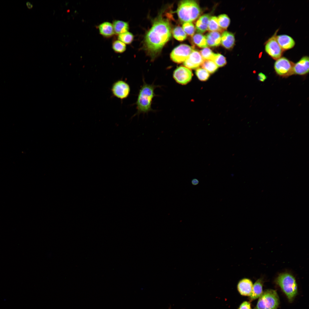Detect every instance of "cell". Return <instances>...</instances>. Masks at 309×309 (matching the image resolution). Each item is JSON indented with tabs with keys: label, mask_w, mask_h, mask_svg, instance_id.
<instances>
[{
	"label": "cell",
	"mask_w": 309,
	"mask_h": 309,
	"mask_svg": "<svg viewBox=\"0 0 309 309\" xmlns=\"http://www.w3.org/2000/svg\"><path fill=\"white\" fill-rule=\"evenodd\" d=\"M221 35L217 31H211L208 33L205 36L208 46L216 47L221 43Z\"/></svg>",
	"instance_id": "19"
},
{
	"label": "cell",
	"mask_w": 309,
	"mask_h": 309,
	"mask_svg": "<svg viewBox=\"0 0 309 309\" xmlns=\"http://www.w3.org/2000/svg\"><path fill=\"white\" fill-rule=\"evenodd\" d=\"M263 281L261 279L258 280L254 284L251 294L249 296L250 301H252L259 298L262 294L263 292Z\"/></svg>",
	"instance_id": "20"
},
{
	"label": "cell",
	"mask_w": 309,
	"mask_h": 309,
	"mask_svg": "<svg viewBox=\"0 0 309 309\" xmlns=\"http://www.w3.org/2000/svg\"><path fill=\"white\" fill-rule=\"evenodd\" d=\"M193 75L191 70L183 66H180L176 68L173 74V78L176 82L182 85H185L189 82Z\"/></svg>",
	"instance_id": "10"
},
{
	"label": "cell",
	"mask_w": 309,
	"mask_h": 309,
	"mask_svg": "<svg viewBox=\"0 0 309 309\" xmlns=\"http://www.w3.org/2000/svg\"><path fill=\"white\" fill-rule=\"evenodd\" d=\"M130 87L126 82L122 80H118L112 84L111 91L113 95L120 99L127 98L129 96Z\"/></svg>",
	"instance_id": "9"
},
{
	"label": "cell",
	"mask_w": 309,
	"mask_h": 309,
	"mask_svg": "<svg viewBox=\"0 0 309 309\" xmlns=\"http://www.w3.org/2000/svg\"><path fill=\"white\" fill-rule=\"evenodd\" d=\"M134 39L133 35L129 31L118 35L117 39L125 44H130L133 41Z\"/></svg>",
	"instance_id": "26"
},
{
	"label": "cell",
	"mask_w": 309,
	"mask_h": 309,
	"mask_svg": "<svg viewBox=\"0 0 309 309\" xmlns=\"http://www.w3.org/2000/svg\"><path fill=\"white\" fill-rule=\"evenodd\" d=\"M192 47L185 44L177 47L172 52L170 57L172 60L177 63L184 62L193 50Z\"/></svg>",
	"instance_id": "7"
},
{
	"label": "cell",
	"mask_w": 309,
	"mask_h": 309,
	"mask_svg": "<svg viewBox=\"0 0 309 309\" xmlns=\"http://www.w3.org/2000/svg\"><path fill=\"white\" fill-rule=\"evenodd\" d=\"M204 60L200 52L193 50L189 57L184 62L185 66L189 69H197L203 63Z\"/></svg>",
	"instance_id": "11"
},
{
	"label": "cell",
	"mask_w": 309,
	"mask_h": 309,
	"mask_svg": "<svg viewBox=\"0 0 309 309\" xmlns=\"http://www.w3.org/2000/svg\"><path fill=\"white\" fill-rule=\"evenodd\" d=\"M279 303V296L276 291L267 289L263 292L253 309H277Z\"/></svg>",
	"instance_id": "5"
},
{
	"label": "cell",
	"mask_w": 309,
	"mask_h": 309,
	"mask_svg": "<svg viewBox=\"0 0 309 309\" xmlns=\"http://www.w3.org/2000/svg\"><path fill=\"white\" fill-rule=\"evenodd\" d=\"M238 309H252L250 302L247 301L243 302Z\"/></svg>",
	"instance_id": "32"
},
{
	"label": "cell",
	"mask_w": 309,
	"mask_h": 309,
	"mask_svg": "<svg viewBox=\"0 0 309 309\" xmlns=\"http://www.w3.org/2000/svg\"><path fill=\"white\" fill-rule=\"evenodd\" d=\"M26 5L28 9H31L33 7V5L30 2L27 1L26 3Z\"/></svg>",
	"instance_id": "35"
},
{
	"label": "cell",
	"mask_w": 309,
	"mask_h": 309,
	"mask_svg": "<svg viewBox=\"0 0 309 309\" xmlns=\"http://www.w3.org/2000/svg\"><path fill=\"white\" fill-rule=\"evenodd\" d=\"M276 37L278 44L283 51L291 49L295 45L294 40L288 35H276Z\"/></svg>",
	"instance_id": "14"
},
{
	"label": "cell",
	"mask_w": 309,
	"mask_h": 309,
	"mask_svg": "<svg viewBox=\"0 0 309 309\" xmlns=\"http://www.w3.org/2000/svg\"><path fill=\"white\" fill-rule=\"evenodd\" d=\"M177 13L180 19L185 22H191L198 17L201 9L195 1L191 0L181 1L179 4Z\"/></svg>",
	"instance_id": "3"
},
{
	"label": "cell",
	"mask_w": 309,
	"mask_h": 309,
	"mask_svg": "<svg viewBox=\"0 0 309 309\" xmlns=\"http://www.w3.org/2000/svg\"><path fill=\"white\" fill-rule=\"evenodd\" d=\"M267 78V76L263 73L260 72L258 74V80L261 82H264Z\"/></svg>",
	"instance_id": "33"
},
{
	"label": "cell",
	"mask_w": 309,
	"mask_h": 309,
	"mask_svg": "<svg viewBox=\"0 0 309 309\" xmlns=\"http://www.w3.org/2000/svg\"><path fill=\"white\" fill-rule=\"evenodd\" d=\"M172 34L174 37L180 41L184 40L187 37L186 34L182 28L180 26L175 28L173 31Z\"/></svg>",
	"instance_id": "25"
},
{
	"label": "cell",
	"mask_w": 309,
	"mask_h": 309,
	"mask_svg": "<svg viewBox=\"0 0 309 309\" xmlns=\"http://www.w3.org/2000/svg\"><path fill=\"white\" fill-rule=\"evenodd\" d=\"M112 46L113 50L116 53H123L126 50V44L118 39L113 41Z\"/></svg>",
	"instance_id": "23"
},
{
	"label": "cell",
	"mask_w": 309,
	"mask_h": 309,
	"mask_svg": "<svg viewBox=\"0 0 309 309\" xmlns=\"http://www.w3.org/2000/svg\"><path fill=\"white\" fill-rule=\"evenodd\" d=\"M199 183L198 180L196 178L193 179L191 181V184L193 185H196Z\"/></svg>",
	"instance_id": "34"
},
{
	"label": "cell",
	"mask_w": 309,
	"mask_h": 309,
	"mask_svg": "<svg viewBox=\"0 0 309 309\" xmlns=\"http://www.w3.org/2000/svg\"><path fill=\"white\" fill-rule=\"evenodd\" d=\"M253 285L252 281L250 279L245 278L239 281L237 288L241 295L249 296L252 292Z\"/></svg>",
	"instance_id": "13"
},
{
	"label": "cell",
	"mask_w": 309,
	"mask_h": 309,
	"mask_svg": "<svg viewBox=\"0 0 309 309\" xmlns=\"http://www.w3.org/2000/svg\"><path fill=\"white\" fill-rule=\"evenodd\" d=\"M208 30L211 32L217 31L219 32H223L224 31L219 26L217 17L215 16L210 17L209 23Z\"/></svg>",
	"instance_id": "22"
},
{
	"label": "cell",
	"mask_w": 309,
	"mask_h": 309,
	"mask_svg": "<svg viewBox=\"0 0 309 309\" xmlns=\"http://www.w3.org/2000/svg\"><path fill=\"white\" fill-rule=\"evenodd\" d=\"M115 34L118 35L128 31L129 25L128 22L114 20L112 23Z\"/></svg>",
	"instance_id": "18"
},
{
	"label": "cell",
	"mask_w": 309,
	"mask_h": 309,
	"mask_svg": "<svg viewBox=\"0 0 309 309\" xmlns=\"http://www.w3.org/2000/svg\"><path fill=\"white\" fill-rule=\"evenodd\" d=\"M200 54L204 60H212L214 54L210 48H204L200 51Z\"/></svg>",
	"instance_id": "31"
},
{
	"label": "cell",
	"mask_w": 309,
	"mask_h": 309,
	"mask_svg": "<svg viewBox=\"0 0 309 309\" xmlns=\"http://www.w3.org/2000/svg\"><path fill=\"white\" fill-rule=\"evenodd\" d=\"M192 40L194 43L199 47L204 48L208 46L205 36L201 33H197L194 35Z\"/></svg>",
	"instance_id": "21"
},
{
	"label": "cell",
	"mask_w": 309,
	"mask_h": 309,
	"mask_svg": "<svg viewBox=\"0 0 309 309\" xmlns=\"http://www.w3.org/2000/svg\"><path fill=\"white\" fill-rule=\"evenodd\" d=\"M171 28L167 20L160 17L154 22L144 39L146 48L154 59L171 36Z\"/></svg>",
	"instance_id": "1"
},
{
	"label": "cell",
	"mask_w": 309,
	"mask_h": 309,
	"mask_svg": "<svg viewBox=\"0 0 309 309\" xmlns=\"http://www.w3.org/2000/svg\"><path fill=\"white\" fill-rule=\"evenodd\" d=\"M182 28L186 34L193 36L195 31L194 25L191 22H185L183 25Z\"/></svg>",
	"instance_id": "30"
},
{
	"label": "cell",
	"mask_w": 309,
	"mask_h": 309,
	"mask_svg": "<svg viewBox=\"0 0 309 309\" xmlns=\"http://www.w3.org/2000/svg\"><path fill=\"white\" fill-rule=\"evenodd\" d=\"M235 38L233 34L231 32L225 31L221 35V43L225 48L229 49L233 46Z\"/></svg>",
	"instance_id": "17"
},
{
	"label": "cell",
	"mask_w": 309,
	"mask_h": 309,
	"mask_svg": "<svg viewBox=\"0 0 309 309\" xmlns=\"http://www.w3.org/2000/svg\"><path fill=\"white\" fill-rule=\"evenodd\" d=\"M294 74L300 76L306 75L309 73V57L307 56L302 58L294 64Z\"/></svg>",
	"instance_id": "12"
},
{
	"label": "cell",
	"mask_w": 309,
	"mask_h": 309,
	"mask_svg": "<svg viewBox=\"0 0 309 309\" xmlns=\"http://www.w3.org/2000/svg\"><path fill=\"white\" fill-rule=\"evenodd\" d=\"M97 27L100 34L105 38H110L115 34L112 23L109 22L102 23Z\"/></svg>",
	"instance_id": "15"
},
{
	"label": "cell",
	"mask_w": 309,
	"mask_h": 309,
	"mask_svg": "<svg viewBox=\"0 0 309 309\" xmlns=\"http://www.w3.org/2000/svg\"><path fill=\"white\" fill-rule=\"evenodd\" d=\"M171 309V306H170V307H169V309Z\"/></svg>",
	"instance_id": "36"
},
{
	"label": "cell",
	"mask_w": 309,
	"mask_h": 309,
	"mask_svg": "<svg viewBox=\"0 0 309 309\" xmlns=\"http://www.w3.org/2000/svg\"><path fill=\"white\" fill-rule=\"evenodd\" d=\"M195 74L199 80L201 81H206L209 78V73L203 68H197L195 72Z\"/></svg>",
	"instance_id": "28"
},
{
	"label": "cell",
	"mask_w": 309,
	"mask_h": 309,
	"mask_svg": "<svg viewBox=\"0 0 309 309\" xmlns=\"http://www.w3.org/2000/svg\"><path fill=\"white\" fill-rule=\"evenodd\" d=\"M294 64L285 57H281L277 59L274 64V68L277 75L286 78L294 74Z\"/></svg>",
	"instance_id": "6"
},
{
	"label": "cell",
	"mask_w": 309,
	"mask_h": 309,
	"mask_svg": "<svg viewBox=\"0 0 309 309\" xmlns=\"http://www.w3.org/2000/svg\"><path fill=\"white\" fill-rule=\"evenodd\" d=\"M211 16L209 14H204L200 17L197 21L196 28L198 33H203L208 30L209 19Z\"/></svg>",
	"instance_id": "16"
},
{
	"label": "cell",
	"mask_w": 309,
	"mask_h": 309,
	"mask_svg": "<svg viewBox=\"0 0 309 309\" xmlns=\"http://www.w3.org/2000/svg\"><path fill=\"white\" fill-rule=\"evenodd\" d=\"M212 60L215 64L218 67L223 66L226 64L227 63L225 57L223 55L215 53Z\"/></svg>",
	"instance_id": "29"
},
{
	"label": "cell",
	"mask_w": 309,
	"mask_h": 309,
	"mask_svg": "<svg viewBox=\"0 0 309 309\" xmlns=\"http://www.w3.org/2000/svg\"><path fill=\"white\" fill-rule=\"evenodd\" d=\"M276 32L266 41L265 45L266 52L272 58L276 60L281 57L284 51L276 40Z\"/></svg>",
	"instance_id": "8"
},
{
	"label": "cell",
	"mask_w": 309,
	"mask_h": 309,
	"mask_svg": "<svg viewBox=\"0 0 309 309\" xmlns=\"http://www.w3.org/2000/svg\"><path fill=\"white\" fill-rule=\"evenodd\" d=\"M219 25L222 29H226L230 23V19L228 16L225 14H221L217 17Z\"/></svg>",
	"instance_id": "27"
},
{
	"label": "cell",
	"mask_w": 309,
	"mask_h": 309,
	"mask_svg": "<svg viewBox=\"0 0 309 309\" xmlns=\"http://www.w3.org/2000/svg\"><path fill=\"white\" fill-rule=\"evenodd\" d=\"M201 65L203 69L211 74L215 72L218 69L217 66L211 60H205Z\"/></svg>",
	"instance_id": "24"
},
{
	"label": "cell",
	"mask_w": 309,
	"mask_h": 309,
	"mask_svg": "<svg viewBox=\"0 0 309 309\" xmlns=\"http://www.w3.org/2000/svg\"><path fill=\"white\" fill-rule=\"evenodd\" d=\"M156 87V86L148 84L143 80V84L140 90L136 103L137 112L133 117L152 111L151 104L152 99L156 96L154 90Z\"/></svg>",
	"instance_id": "2"
},
{
	"label": "cell",
	"mask_w": 309,
	"mask_h": 309,
	"mask_svg": "<svg viewBox=\"0 0 309 309\" xmlns=\"http://www.w3.org/2000/svg\"><path fill=\"white\" fill-rule=\"evenodd\" d=\"M275 282L286 295L289 301L292 302L298 293L297 285L294 277L290 273H282L279 274Z\"/></svg>",
	"instance_id": "4"
}]
</instances>
